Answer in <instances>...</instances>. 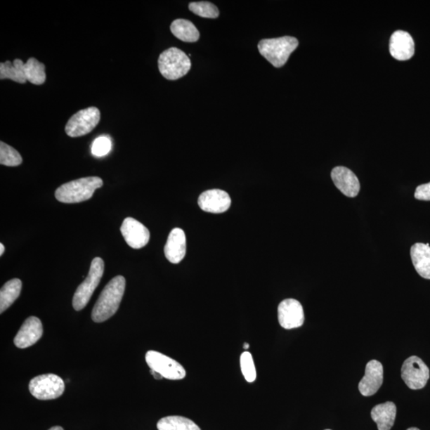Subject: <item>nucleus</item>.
<instances>
[{
    "label": "nucleus",
    "mask_w": 430,
    "mask_h": 430,
    "mask_svg": "<svg viewBox=\"0 0 430 430\" xmlns=\"http://www.w3.org/2000/svg\"><path fill=\"white\" fill-rule=\"evenodd\" d=\"M22 282L15 278L6 283L0 291V313H3L14 304L20 297L22 290Z\"/></svg>",
    "instance_id": "21"
},
{
    "label": "nucleus",
    "mask_w": 430,
    "mask_h": 430,
    "mask_svg": "<svg viewBox=\"0 0 430 430\" xmlns=\"http://www.w3.org/2000/svg\"><path fill=\"white\" fill-rule=\"evenodd\" d=\"M384 382V367L378 360H370L365 369V375L358 384V390L363 396H372L378 392Z\"/></svg>",
    "instance_id": "13"
},
{
    "label": "nucleus",
    "mask_w": 430,
    "mask_h": 430,
    "mask_svg": "<svg viewBox=\"0 0 430 430\" xmlns=\"http://www.w3.org/2000/svg\"><path fill=\"white\" fill-rule=\"evenodd\" d=\"M240 365L245 379L253 382L256 378V368L252 355L249 351H245L240 357Z\"/></svg>",
    "instance_id": "27"
},
{
    "label": "nucleus",
    "mask_w": 430,
    "mask_h": 430,
    "mask_svg": "<svg viewBox=\"0 0 430 430\" xmlns=\"http://www.w3.org/2000/svg\"><path fill=\"white\" fill-rule=\"evenodd\" d=\"M111 148L112 142L110 137L103 136L93 141L91 150L94 157H103L111 151Z\"/></svg>",
    "instance_id": "28"
},
{
    "label": "nucleus",
    "mask_w": 430,
    "mask_h": 430,
    "mask_svg": "<svg viewBox=\"0 0 430 430\" xmlns=\"http://www.w3.org/2000/svg\"><path fill=\"white\" fill-rule=\"evenodd\" d=\"M159 70L166 79L175 81L186 75L190 70L189 57L176 47L161 53L158 60Z\"/></svg>",
    "instance_id": "4"
},
{
    "label": "nucleus",
    "mask_w": 430,
    "mask_h": 430,
    "mask_svg": "<svg viewBox=\"0 0 430 430\" xmlns=\"http://www.w3.org/2000/svg\"><path fill=\"white\" fill-rule=\"evenodd\" d=\"M187 251L186 235L182 229H173L164 247L166 259L172 264H178L183 261Z\"/></svg>",
    "instance_id": "17"
},
{
    "label": "nucleus",
    "mask_w": 430,
    "mask_h": 430,
    "mask_svg": "<svg viewBox=\"0 0 430 430\" xmlns=\"http://www.w3.org/2000/svg\"><path fill=\"white\" fill-rule=\"evenodd\" d=\"M189 9L194 14L207 19H216L219 15V8L210 2H194L189 4Z\"/></svg>",
    "instance_id": "26"
},
{
    "label": "nucleus",
    "mask_w": 430,
    "mask_h": 430,
    "mask_svg": "<svg viewBox=\"0 0 430 430\" xmlns=\"http://www.w3.org/2000/svg\"><path fill=\"white\" fill-rule=\"evenodd\" d=\"M334 186L346 197L354 198L360 193V183L355 173L345 167H337L331 174Z\"/></svg>",
    "instance_id": "15"
},
{
    "label": "nucleus",
    "mask_w": 430,
    "mask_h": 430,
    "mask_svg": "<svg viewBox=\"0 0 430 430\" xmlns=\"http://www.w3.org/2000/svg\"><path fill=\"white\" fill-rule=\"evenodd\" d=\"M49 430H64L61 426H53Z\"/></svg>",
    "instance_id": "32"
},
{
    "label": "nucleus",
    "mask_w": 430,
    "mask_h": 430,
    "mask_svg": "<svg viewBox=\"0 0 430 430\" xmlns=\"http://www.w3.org/2000/svg\"><path fill=\"white\" fill-rule=\"evenodd\" d=\"M24 77L27 81L36 86H41L46 79V65L35 58H30L22 67Z\"/></svg>",
    "instance_id": "22"
},
{
    "label": "nucleus",
    "mask_w": 430,
    "mask_h": 430,
    "mask_svg": "<svg viewBox=\"0 0 430 430\" xmlns=\"http://www.w3.org/2000/svg\"><path fill=\"white\" fill-rule=\"evenodd\" d=\"M278 320L285 330H294L304 325V313L301 304L295 299H286L278 306Z\"/></svg>",
    "instance_id": "10"
},
{
    "label": "nucleus",
    "mask_w": 430,
    "mask_h": 430,
    "mask_svg": "<svg viewBox=\"0 0 430 430\" xmlns=\"http://www.w3.org/2000/svg\"><path fill=\"white\" fill-rule=\"evenodd\" d=\"M121 232L125 242L133 249L145 247L150 240V232L147 227L133 218H127L124 220L121 226Z\"/></svg>",
    "instance_id": "11"
},
{
    "label": "nucleus",
    "mask_w": 430,
    "mask_h": 430,
    "mask_svg": "<svg viewBox=\"0 0 430 430\" xmlns=\"http://www.w3.org/2000/svg\"><path fill=\"white\" fill-rule=\"evenodd\" d=\"M412 262L416 271L423 278L430 280L429 244L416 243L410 249Z\"/></svg>",
    "instance_id": "19"
},
{
    "label": "nucleus",
    "mask_w": 430,
    "mask_h": 430,
    "mask_svg": "<svg viewBox=\"0 0 430 430\" xmlns=\"http://www.w3.org/2000/svg\"><path fill=\"white\" fill-rule=\"evenodd\" d=\"M243 348L245 350H247L249 348V344L245 343Z\"/></svg>",
    "instance_id": "33"
},
{
    "label": "nucleus",
    "mask_w": 430,
    "mask_h": 430,
    "mask_svg": "<svg viewBox=\"0 0 430 430\" xmlns=\"http://www.w3.org/2000/svg\"><path fill=\"white\" fill-rule=\"evenodd\" d=\"M23 62L16 58L13 63L6 61L0 63V79H10L17 83L25 84L27 81L23 74Z\"/></svg>",
    "instance_id": "23"
},
{
    "label": "nucleus",
    "mask_w": 430,
    "mask_h": 430,
    "mask_svg": "<svg viewBox=\"0 0 430 430\" xmlns=\"http://www.w3.org/2000/svg\"><path fill=\"white\" fill-rule=\"evenodd\" d=\"M4 250H5V247L4 246V244H0V255H3L4 253Z\"/></svg>",
    "instance_id": "31"
},
{
    "label": "nucleus",
    "mask_w": 430,
    "mask_h": 430,
    "mask_svg": "<svg viewBox=\"0 0 430 430\" xmlns=\"http://www.w3.org/2000/svg\"><path fill=\"white\" fill-rule=\"evenodd\" d=\"M103 186L99 177L91 176L64 183L56 191V199L63 203H79L91 199L95 190Z\"/></svg>",
    "instance_id": "2"
},
{
    "label": "nucleus",
    "mask_w": 430,
    "mask_h": 430,
    "mask_svg": "<svg viewBox=\"0 0 430 430\" xmlns=\"http://www.w3.org/2000/svg\"><path fill=\"white\" fill-rule=\"evenodd\" d=\"M408 430H420V429L416 427H411V428H409Z\"/></svg>",
    "instance_id": "34"
},
{
    "label": "nucleus",
    "mask_w": 430,
    "mask_h": 430,
    "mask_svg": "<svg viewBox=\"0 0 430 430\" xmlns=\"http://www.w3.org/2000/svg\"><path fill=\"white\" fill-rule=\"evenodd\" d=\"M415 196L418 200L430 201V183L418 186Z\"/></svg>",
    "instance_id": "29"
},
{
    "label": "nucleus",
    "mask_w": 430,
    "mask_h": 430,
    "mask_svg": "<svg viewBox=\"0 0 430 430\" xmlns=\"http://www.w3.org/2000/svg\"><path fill=\"white\" fill-rule=\"evenodd\" d=\"M150 372L153 375V377L155 379H163V376L162 375H161L160 374H159L157 372H154L153 370L150 369Z\"/></svg>",
    "instance_id": "30"
},
{
    "label": "nucleus",
    "mask_w": 430,
    "mask_h": 430,
    "mask_svg": "<svg viewBox=\"0 0 430 430\" xmlns=\"http://www.w3.org/2000/svg\"><path fill=\"white\" fill-rule=\"evenodd\" d=\"M104 270V261L100 258H95L92 261L87 278L77 287L75 292L73 298V307L76 311H81L87 306L101 278H103Z\"/></svg>",
    "instance_id": "5"
},
{
    "label": "nucleus",
    "mask_w": 430,
    "mask_h": 430,
    "mask_svg": "<svg viewBox=\"0 0 430 430\" xmlns=\"http://www.w3.org/2000/svg\"><path fill=\"white\" fill-rule=\"evenodd\" d=\"M198 203L202 211L212 214H222L229 210L231 199L226 191L212 189L202 193L199 197Z\"/></svg>",
    "instance_id": "12"
},
{
    "label": "nucleus",
    "mask_w": 430,
    "mask_h": 430,
    "mask_svg": "<svg viewBox=\"0 0 430 430\" xmlns=\"http://www.w3.org/2000/svg\"><path fill=\"white\" fill-rule=\"evenodd\" d=\"M100 121V112L97 107H89L72 116L65 131L70 137H80L91 133Z\"/></svg>",
    "instance_id": "6"
},
{
    "label": "nucleus",
    "mask_w": 430,
    "mask_h": 430,
    "mask_svg": "<svg viewBox=\"0 0 430 430\" xmlns=\"http://www.w3.org/2000/svg\"><path fill=\"white\" fill-rule=\"evenodd\" d=\"M159 430H201L189 418L182 416H169L161 418L157 423Z\"/></svg>",
    "instance_id": "24"
},
{
    "label": "nucleus",
    "mask_w": 430,
    "mask_h": 430,
    "mask_svg": "<svg viewBox=\"0 0 430 430\" xmlns=\"http://www.w3.org/2000/svg\"><path fill=\"white\" fill-rule=\"evenodd\" d=\"M171 32L175 37L185 43H195L200 37L198 29L189 20L178 19L172 22Z\"/></svg>",
    "instance_id": "20"
},
{
    "label": "nucleus",
    "mask_w": 430,
    "mask_h": 430,
    "mask_svg": "<svg viewBox=\"0 0 430 430\" xmlns=\"http://www.w3.org/2000/svg\"><path fill=\"white\" fill-rule=\"evenodd\" d=\"M29 391L39 400L56 399L63 396L65 384L56 374H41L30 382Z\"/></svg>",
    "instance_id": "7"
},
{
    "label": "nucleus",
    "mask_w": 430,
    "mask_h": 430,
    "mask_svg": "<svg viewBox=\"0 0 430 430\" xmlns=\"http://www.w3.org/2000/svg\"><path fill=\"white\" fill-rule=\"evenodd\" d=\"M397 408L392 402L375 405L370 412L372 420L377 424L379 430H391L396 422Z\"/></svg>",
    "instance_id": "18"
},
{
    "label": "nucleus",
    "mask_w": 430,
    "mask_h": 430,
    "mask_svg": "<svg viewBox=\"0 0 430 430\" xmlns=\"http://www.w3.org/2000/svg\"><path fill=\"white\" fill-rule=\"evenodd\" d=\"M390 52L393 58L398 61H406L414 56L415 41L411 35L404 31H397L390 39Z\"/></svg>",
    "instance_id": "16"
},
{
    "label": "nucleus",
    "mask_w": 430,
    "mask_h": 430,
    "mask_svg": "<svg viewBox=\"0 0 430 430\" xmlns=\"http://www.w3.org/2000/svg\"><path fill=\"white\" fill-rule=\"evenodd\" d=\"M125 283L124 277L117 276L107 284L92 311L94 322H103L117 313L124 294Z\"/></svg>",
    "instance_id": "1"
},
{
    "label": "nucleus",
    "mask_w": 430,
    "mask_h": 430,
    "mask_svg": "<svg viewBox=\"0 0 430 430\" xmlns=\"http://www.w3.org/2000/svg\"><path fill=\"white\" fill-rule=\"evenodd\" d=\"M44 327L41 320L31 316L23 322L14 339L17 348L24 349L37 343L43 336Z\"/></svg>",
    "instance_id": "14"
},
{
    "label": "nucleus",
    "mask_w": 430,
    "mask_h": 430,
    "mask_svg": "<svg viewBox=\"0 0 430 430\" xmlns=\"http://www.w3.org/2000/svg\"><path fill=\"white\" fill-rule=\"evenodd\" d=\"M325 430H332V429H325Z\"/></svg>",
    "instance_id": "35"
},
{
    "label": "nucleus",
    "mask_w": 430,
    "mask_h": 430,
    "mask_svg": "<svg viewBox=\"0 0 430 430\" xmlns=\"http://www.w3.org/2000/svg\"><path fill=\"white\" fill-rule=\"evenodd\" d=\"M149 367L170 380H181L186 376V370L181 363L160 352L149 351L145 356Z\"/></svg>",
    "instance_id": "8"
},
{
    "label": "nucleus",
    "mask_w": 430,
    "mask_h": 430,
    "mask_svg": "<svg viewBox=\"0 0 430 430\" xmlns=\"http://www.w3.org/2000/svg\"><path fill=\"white\" fill-rule=\"evenodd\" d=\"M22 163V157L19 152L7 143L0 142V164L8 167H17Z\"/></svg>",
    "instance_id": "25"
},
{
    "label": "nucleus",
    "mask_w": 430,
    "mask_h": 430,
    "mask_svg": "<svg viewBox=\"0 0 430 430\" xmlns=\"http://www.w3.org/2000/svg\"><path fill=\"white\" fill-rule=\"evenodd\" d=\"M299 45L298 40L291 36L277 39H262L259 44L261 55L274 67L280 68L285 65L291 53Z\"/></svg>",
    "instance_id": "3"
},
{
    "label": "nucleus",
    "mask_w": 430,
    "mask_h": 430,
    "mask_svg": "<svg viewBox=\"0 0 430 430\" xmlns=\"http://www.w3.org/2000/svg\"><path fill=\"white\" fill-rule=\"evenodd\" d=\"M402 379L410 389H423L429 379V369L421 358L410 356L403 364Z\"/></svg>",
    "instance_id": "9"
}]
</instances>
